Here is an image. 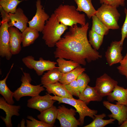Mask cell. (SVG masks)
Masks as SVG:
<instances>
[{
    "mask_svg": "<svg viewBox=\"0 0 127 127\" xmlns=\"http://www.w3.org/2000/svg\"><path fill=\"white\" fill-rule=\"evenodd\" d=\"M89 24L79 27L75 24L56 43L54 53L55 58H61L73 61L80 65L98 60L102 56L92 47L87 38Z\"/></svg>",
    "mask_w": 127,
    "mask_h": 127,
    "instance_id": "6da1fadb",
    "label": "cell"
},
{
    "mask_svg": "<svg viewBox=\"0 0 127 127\" xmlns=\"http://www.w3.org/2000/svg\"><path fill=\"white\" fill-rule=\"evenodd\" d=\"M68 28L67 26L59 22L56 15L52 13L46 22L42 32V39L48 47H53Z\"/></svg>",
    "mask_w": 127,
    "mask_h": 127,
    "instance_id": "7a4b0ae2",
    "label": "cell"
},
{
    "mask_svg": "<svg viewBox=\"0 0 127 127\" xmlns=\"http://www.w3.org/2000/svg\"><path fill=\"white\" fill-rule=\"evenodd\" d=\"M58 21L67 26L79 24L81 26L86 24L85 15L76 10L75 6L60 4L56 9L54 13Z\"/></svg>",
    "mask_w": 127,
    "mask_h": 127,
    "instance_id": "3957f363",
    "label": "cell"
},
{
    "mask_svg": "<svg viewBox=\"0 0 127 127\" xmlns=\"http://www.w3.org/2000/svg\"><path fill=\"white\" fill-rule=\"evenodd\" d=\"M95 15L109 30L119 28L118 22L121 15L117 8L101 4L96 10Z\"/></svg>",
    "mask_w": 127,
    "mask_h": 127,
    "instance_id": "277c9868",
    "label": "cell"
},
{
    "mask_svg": "<svg viewBox=\"0 0 127 127\" xmlns=\"http://www.w3.org/2000/svg\"><path fill=\"white\" fill-rule=\"evenodd\" d=\"M0 11L2 18L0 27V56L5 57L7 60L11 58L12 55L11 53L9 46V34L8 23L10 20L9 13L6 12L1 6Z\"/></svg>",
    "mask_w": 127,
    "mask_h": 127,
    "instance_id": "5b68a950",
    "label": "cell"
},
{
    "mask_svg": "<svg viewBox=\"0 0 127 127\" xmlns=\"http://www.w3.org/2000/svg\"><path fill=\"white\" fill-rule=\"evenodd\" d=\"M51 99L58 102V103H64L70 105L76 109L77 112L79 115V120L80 125L82 126L84 123L85 117L89 116L93 119L95 118V115L98 112L97 110H92L89 108L84 102L79 99L73 98L61 97L56 95L52 96L50 95Z\"/></svg>",
    "mask_w": 127,
    "mask_h": 127,
    "instance_id": "8992f818",
    "label": "cell"
},
{
    "mask_svg": "<svg viewBox=\"0 0 127 127\" xmlns=\"http://www.w3.org/2000/svg\"><path fill=\"white\" fill-rule=\"evenodd\" d=\"M23 74L21 79V86L13 92V97L17 101L23 97H33L38 95L45 90L41 84L34 85L31 83L32 79L29 73L23 72Z\"/></svg>",
    "mask_w": 127,
    "mask_h": 127,
    "instance_id": "52a82bcc",
    "label": "cell"
},
{
    "mask_svg": "<svg viewBox=\"0 0 127 127\" xmlns=\"http://www.w3.org/2000/svg\"><path fill=\"white\" fill-rule=\"evenodd\" d=\"M22 61L27 67L33 69L38 76L42 75L45 71L58 68L56 66L57 64V62L44 60L42 57H40L39 60H36L32 56H28L23 58Z\"/></svg>",
    "mask_w": 127,
    "mask_h": 127,
    "instance_id": "ba28073f",
    "label": "cell"
},
{
    "mask_svg": "<svg viewBox=\"0 0 127 127\" xmlns=\"http://www.w3.org/2000/svg\"><path fill=\"white\" fill-rule=\"evenodd\" d=\"M57 109V119L60 122L61 127H77L80 125L79 120L75 117L76 110L68 109L64 105L59 106Z\"/></svg>",
    "mask_w": 127,
    "mask_h": 127,
    "instance_id": "9c48e42d",
    "label": "cell"
},
{
    "mask_svg": "<svg viewBox=\"0 0 127 127\" xmlns=\"http://www.w3.org/2000/svg\"><path fill=\"white\" fill-rule=\"evenodd\" d=\"M118 84L117 81L104 73L97 78L95 87L99 94L103 97L111 93Z\"/></svg>",
    "mask_w": 127,
    "mask_h": 127,
    "instance_id": "30bf717a",
    "label": "cell"
},
{
    "mask_svg": "<svg viewBox=\"0 0 127 127\" xmlns=\"http://www.w3.org/2000/svg\"><path fill=\"white\" fill-rule=\"evenodd\" d=\"M36 11L32 19L28 22L29 27L35 28L39 32H42L46 22L49 18V16L45 12L41 4V0L36 2Z\"/></svg>",
    "mask_w": 127,
    "mask_h": 127,
    "instance_id": "8fae6325",
    "label": "cell"
},
{
    "mask_svg": "<svg viewBox=\"0 0 127 127\" xmlns=\"http://www.w3.org/2000/svg\"><path fill=\"white\" fill-rule=\"evenodd\" d=\"M120 40L112 41L105 52V56L109 66H111L119 63L123 57L121 53L123 50Z\"/></svg>",
    "mask_w": 127,
    "mask_h": 127,
    "instance_id": "7c38bea8",
    "label": "cell"
},
{
    "mask_svg": "<svg viewBox=\"0 0 127 127\" xmlns=\"http://www.w3.org/2000/svg\"><path fill=\"white\" fill-rule=\"evenodd\" d=\"M103 103V106L111 113L108 115V117L117 120L119 125L127 118V106L122 104H114L108 101H104Z\"/></svg>",
    "mask_w": 127,
    "mask_h": 127,
    "instance_id": "4fadbf2b",
    "label": "cell"
},
{
    "mask_svg": "<svg viewBox=\"0 0 127 127\" xmlns=\"http://www.w3.org/2000/svg\"><path fill=\"white\" fill-rule=\"evenodd\" d=\"M46 94L43 96L39 95L32 97L27 101V107L37 110L40 112L52 106L56 101L51 99L49 94Z\"/></svg>",
    "mask_w": 127,
    "mask_h": 127,
    "instance_id": "5bb4252c",
    "label": "cell"
},
{
    "mask_svg": "<svg viewBox=\"0 0 127 127\" xmlns=\"http://www.w3.org/2000/svg\"><path fill=\"white\" fill-rule=\"evenodd\" d=\"M8 13L10 21L8 24L10 27L14 26L21 32H23L27 27V24L29 21L23 9L18 8L15 13Z\"/></svg>",
    "mask_w": 127,
    "mask_h": 127,
    "instance_id": "9a60e30c",
    "label": "cell"
},
{
    "mask_svg": "<svg viewBox=\"0 0 127 127\" xmlns=\"http://www.w3.org/2000/svg\"><path fill=\"white\" fill-rule=\"evenodd\" d=\"M20 108V106L13 105L8 103L4 97L0 98V108L5 112L6 116L5 118L1 117L7 127L12 126V123L11 118L13 115L19 116Z\"/></svg>",
    "mask_w": 127,
    "mask_h": 127,
    "instance_id": "2e32d148",
    "label": "cell"
},
{
    "mask_svg": "<svg viewBox=\"0 0 127 127\" xmlns=\"http://www.w3.org/2000/svg\"><path fill=\"white\" fill-rule=\"evenodd\" d=\"M9 34V46L12 55L18 54L21 50V32L17 28L10 27L8 28Z\"/></svg>",
    "mask_w": 127,
    "mask_h": 127,
    "instance_id": "e0dca14e",
    "label": "cell"
},
{
    "mask_svg": "<svg viewBox=\"0 0 127 127\" xmlns=\"http://www.w3.org/2000/svg\"><path fill=\"white\" fill-rule=\"evenodd\" d=\"M43 86L49 94H52L61 97L73 98V95L66 88L65 85L59 82Z\"/></svg>",
    "mask_w": 127,
    "mask_h": 127,
    "instance_id": "ac0fdd59",
    "label": "cell"
},
{
    "mask_svg": "<svg viewBox=\"0 0 127 127\" xmlns=\"http://www.w3.org/2000/svg\"><path fill=\"white\" fill-rule=\"evenodd\" d=\"M107 99L109 102L116 101V104L127 106V88L117 85L112 92L107 96Z\"/></svg>",
    "mask_w": 127,
    "mask_h": 127,
    "instance_id": "d6986e66",
    "label": "cell"
},
{
    "mask_svg": "<svg viewBox=\"0 0 127 127\" xmlns=\"http://www.w3.org/2000/svg\"><path fill=\"white\" fill-rule=\"evenodd\" d=\"M78 97L87 104L91 101H101L103 99V97L98 92L95 87H92L88 85L80 93Z\"/></svg>",
    "mask_w": 127,
    "mask_h": 127,
    "instance_id": "ffe728a7",
    "label": "cell"
},
{
    "mask_svg": "<svg viewBox=\"0 0 127 127\" xmlns=\"http://www.w3.org/2000/svg\"><path fill=\"white\" fill-rule=\"evenodd\" d=\"M39 32L35 28L27 27L21 32L23 47H28L33 43L39 36Z\"/></svg>",
    "mask_w": 127,
    "mask_h": 127,
    "instance_id": "44dd1931",
    "label": "cell"
},
{
    "mask_svg": "<svg viewBox=\"0 0 127 127\" xmlns=\"http://www.w3.org/2000/svg\"><path fill=\"white\" fill-rule=\"evenodd\" d=\"M57 109L56 106L53 105L40 112L37 117L40 120L54 126L57 118Z\"/></svg>",
    "mask_w": 127,
    "mask_h": 127,
    "instance_id": "7402d4cb",
    "label": "cell"
},
{
    "mask_svg": "<svg viewBox=\"0 0 127 127\" xmlns=\"http://www.w3.org/2000/svg\"><path fill=\"white\" fill-rule=\"evenodd\" d=\"M62 74L63 73L59 71L58 68L48 71L41 78V83L44 85L59 82Z\"/></svg>",
    "mask_w": 127,
    "mask_h": 127,
    "instance_id": "603a6c76",
    "label": "cell"
},
{
    "mask_svg": "<svg viewBox=\"0 0 127 127\" xmlns=\"http://www.w3.org/2000/svg\"><path fill=\"white\" fill-rule=\"evenodd\" d=\"M77 5L76 10L84 12L89 19L95 15L96 10L93 6L92 0H74Z\"/></svg>",
    "mask_w": 127,
    "mask_h": 127,
    "instance_id": "cb8c5ba5",
    "label": "cell"
},
{
    "mask_svg": "<svg viewBox=\"0 0 127 127\" xmlns=\"http://www.w3.org/2000/svg\"><path fill=\"white\" fill-rule=\"evenodd\" d=\"M13 65L14 64H13L5 78L0 81V94L8 103L12 105L14 103L13 99L14 92L9 89L6 82Z\"/></svg>",
    "mask_w": 127,
    "mask_h": 127,
    "instance_id": "d4e9b609",
    "label": "cell"
},
{
    "mask_svg": "<svg viewBox=\"0 0 127 127\" xmlns=\"http://www.w3.org/2000/svg\"><path fill=\"white\" fill-rule=\"evenodd\" d=\"M85 68L79 65L70 72L63 73L59 82L64 85L68 84L76 79L78 76L85 71Z\"/></svg>",
    "mask_w": 127,
    "mask_h": 127,
    "instance_id": "484cf974",
    "label": "cell"
},
{
    "mask_svg": "<svg viewBox=\"0 0 127 127\" xmlns=\"http://www.w3.org/2000/svg\"><path fill=\"white\" fill-rule=\"evenodd\" d=\"M65 59L58 58L56 60L58 65V69L62 73L70 72L79 66L78 63L71 60H67Z\"/></svg>",
    "mask_w": 127,
    "mask_h": 127,
    "instance_id": "4316f807",
    "label": "cell"
},
{
    "mask_svg": "<svg viewBox=\"0 0 127 127\" xmlns=\"http://www.w3.org/2000/svg\"><path fill=\"white\" fill-rule=\"evenodd\" d=\"M106 116V114L104 113L99 115L96 114L95 115V118L93 121L84 127H103L108 124L113 123L115 120L113 118L108 120L104 119H103Z\"/></svg>",
    "mask_w": 127,
    "mask_h": 127,
    "instance_id": "83f0119b",
    "label": "cell"
},
{
    "mask_svg": "<svg viewBox=\"0 0 127 127\" xmlns=\"http://www.w3.org/2000/svg\"><path fill=\"white\" fill-rule=\"evenodd\" d=\"M91 30L97 34L104 36L108 33L109 30L100 20L97 16L94 15L91 17Z\"/></svg>",
    "mask_w": 127,
    "mask_h": 127,
    "instance_id": "f1b7e54d",
    "label": "cell"
},
{
    "mask_svg": "<svg viewBox=\"0 0 127 127\" xmlns=\"http://www.w3.org/2000/svg\"><path fill=\"white\" fill-rule=\"evenodd\" d=\"M89 41L93 48L98 50L103 43L104 36L100 35L91 30L89 32Z\"/></svg>",
    "mask_w": 127,
    "mask_h": 127,
    "instance_id": "f546056e",
    "label": "cell"
},
{
    "mask_svg": "<svg viewBox=\"0 0 127 127\" xmlns=\"http://www.w3.org/2000/svg\"><path fill=\"white\" fill-rule=\"evenodd\" d=\"M0 0V6L8 13H14L16 11L18 4L24 0Z\"/></svg>",
    "mask_w": 127,
    "mask_h": 127,
    "instance_id": "4dcf8cb0",
    "label": "cell"
},
{
    "mask_svg": "<svg viewBox=\"0 0 127 127\" xmlns=\"http://www.w3.org/2000/svg\"><path fill=\"white\" fill-rule=\"evenodd\" d=\"M76 80L80 92L85 89L90 81L89 76L84 72L80 74Z\"/></svg>",
    "mask_w": 127,
    "mask_h": 127,
    "instance_id": "1f68e13d",
    "label": "cell"
},
{
    "mask_svg": "<svg viewBox=\"0 0 127 127\" xmlns=\"http://www.w3.org/2000/svg\"><path fill=\"white\" fill-rule=\"evenodd\" d=\"M27 118L31 120H26L27 127H52L54 126L48 124L41 121H39L32 116H28Z\"/></svg>",
    "mask_w": 127,
    "mask_h": 127,
    "instance_id": "d6a6232c",
    "label": "cell"
},
{
    "mask_svg": "<svg viewBox=\"0 0 127 127\" xmlns=\"http://www.w3.org/2000/svg\"><path fill=\"white\" fill-rule=\"evenodd\" d=\"M65 85L66 89L71 95L78 97L80 92L76 79Z\"/></svg>",
    "mask_w": 127,
    "mask_h": 127,
    "instance_id": "836d02e7",
    "label": "cell"
},
{
    "mask_svg": "<svg viewBox=\"0 0 127 127\" xmlns=\"http://www.w3.org/2000/svg\"><path fill=\"white\" fill-rule=\"evenodd\" d=\"M119 63V65L117 67V69L119 73L127 79V53Z\"/></svg>",
    "mask_w": 127,
    "mask_h": 127,
    "instance_id": "e575fe53",
    "label": "cell"
},
{
    "mask_svg": "<svg viewBox=\"0 0 127 127\" xmlns=\"http://www.w3.org/2000/svg\"><path fill=\"white\" fill-rule=\"evenodd\" d=\"M126 0H99L100 3L105 4L116 7L119 6L124 7Z\"/></svg>",
    "mask_w": 127,
    "mask_h": 127,
    "instance_id": "d590c367",
    "label": "cell"
},
{
    "mask_svg": "<svg viewBox=\"0 0 127 127\" xmlns=\"http://www.w3.org/2000/svg\"><path fill=\"white\" fill-rule=\"evenodd\" d=\"M125 15L124 21L121 28V37L120 41L121 45H123V43L126 38H127V9L125 8L124 10Z\"/></svg>",
    "mask_w": 127,
    "mask_h": 127,
    "instance_id": "8d00e7d4",
    "label": "cell"
},
{
    "mask_svg": "<svg viewBox=\"0 0 127 127\" xmlns=\"http://www.w3.org/2000/svg\"><path fill=\"white\" fill-rule=\"evenodd\" d=\"M119 127H127V118L121 125H120Z\"/></svg>",
    "mask_w": 127,
    "mask_h": 127,
    "instance_id": "74e56055",
    "label": "cell"
}]
</instances>
